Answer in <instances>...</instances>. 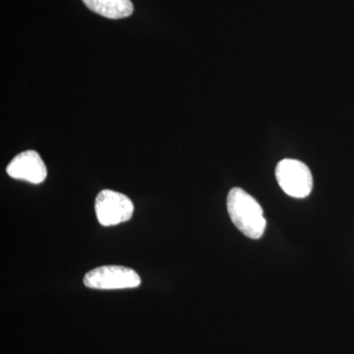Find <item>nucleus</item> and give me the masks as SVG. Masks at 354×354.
I'll use <instances>...</instances> for the list:
<instances>
[{
	"mask_svg": "<svg viewBox=\"0 0 354 354\" xmlns=\"http://www.w3.org/2000/svg\"><path fill=\"white\" fill-rule=\"evenodd\" d=\"M227 207L230 220L242 234L251 239L263 236L267 221L255 198L241 188H232L227 195Z\"/></svg>",
	"mask_w": 354,
	"mask_h": 354,
	"instance_id": "nucleus-1",
	"label": "nucleus"
},
{
	"mask_svg": "<svg viewBox=\"0 0 354 354\" xmlns=\"http://www.w3.org/2000/svg\"><path fill=\"white\" fill-rule=\"evenodd\" d=\"M84 283L94 290H125L138 288L141 279L134 270L122 266H102L88 272Z\"/></svg>",
	"mask_w": 354,
	"mask_h": 354,
	"instance_id": "nucleus-2",
	"label": "nucleus"
},
{
	"mask_svg": "<svg viewBox=\"0 0 354 354\" xmlns=\"http://www.w3.org/2000/svg\"><path fill=\"white\" fill-rule=\"evenodd\" d=\"M279 185L288 196L305 198L313 189V176L309 167L300 160L286 158L276 167Z\"/></svg>",
	"mask_w": 354,
	"mask_h": 354,
	"instance_id": "nucleus-3",
	"label": "nucleus"
},
{
	"mask_svg": "<svg viewBox=\"0 0 354 354\" xmlns=\"http://www.w3.org/2000/svg\"><path fill=\"white\" fill-rule=\"evenodd\" d=\"M95 211L102 225L111 227L129 221L134 212V205L127 195L106 189L95 198Z\"/></svg>",
	"mask_w": 354,
	"mask_h": 354,
	"instance_id": "nucleus-4",
	"label": "nucleus"
},
{
	"mask_svg": "<svg viewBox=\"0 0 354 354\" xmlns=\"http://www.w3.org/2000/svg\"><path fill=\"white\" fill-rule=\"evenodd\" d=\"M6 172L12 178L25 180L32 184H39L48 176L46 165L36 151H26L16 156L7 165Z\"/></svg>",
	"mask_w": 354,
	"mask_h": 354,
	"instance_id": "nucleus-5",
	"label": "nucleus"
},
{
	"mask_svg": "<svg viewBox=\"0 0 354 354\" xmlns=\"http://www.w3.org/2000/svg\"><path fill=\"white\" fill-rule=\"evenodd\" d=\"M83 2L93 12L109 19L127 18L134 10L131 0H83Z\"/></svg>",
	"mask_w": 354,
	"mask_h": 354,
	"instance_id": "nucleus-6",
	"label": "nucleus"
}]
</instances>
